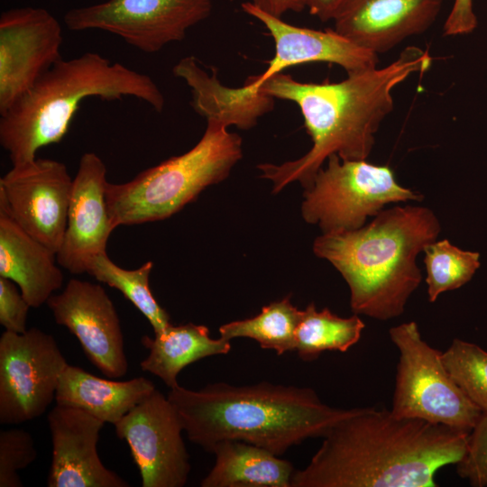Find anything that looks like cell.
Instances as JSON below:
<instances>
[{"label":"cell","instance_id":"cell-22","mask_svg":"<svg viewBox=\"0 0 487 487\" xmlns=\"http://www.w3.org/2000/svg\"><path fill=\"white\" fill-rule=\"evenodd\" d=\"M215 464L202 479V487H290L292 464L261 446L235 440L212 449Z\"/></svg>","mask_w":487,"mask_h":487},{"label":"cell","instance_id":"cell-24","mask_svg":"<svg viewBox=\"0 0 487 487\" xmlns=\"http://www.w3.org/2000/svg\"><path fill=\"white\" fill-rule=\"evenodd\" d=\"M365 325L359 315L341 317L310 303L301 312L295 334V351L306 362L325 351L346 352L361 338Z\"/></svg>","mask_w":487,"mask_h":487},{"label":"cell","instance_id":"cell-21","mask_svg":"<svg viewBox=\"0 0 487 487\" xmlns=\"http://www.w3.org/2000/svg\"><path fill=\"white\" fill-rule=\"evenodd\" d=\"M176 77L182 78L192 94L191 106L206 119H214L227 126L235 125L247 130L253 127L260 117L271 112L274 98L265 93L254 99L241 97L236 87L222 85L216 69L208 74L198 60L188 56L173 68Z\"/></svg>","mask_w":487,"mask_h":487},{"label":"cell","instance_id":"cell-25","mask_svg":"<svg viewBox=\"0 0 487 487\" xmlns=\"http://www.w3.org/2000/svg\"><path fill=\"white\" fill-rule=\"evenodd\" d=\"M302 310L285 297L262 307L261 312L243 320L232 321L219 327L220 336L250 338L262 349H272L277 354L295 351V334Z\"/></svg>","mask_w":487,"mask_h":487},{"label":"cell","instance_id":"cell-20","mask_svg":"<svg viewBox=\"0 0 487 487\" xmlns=\"http://www.w3.org/2000/svg\"><path fill=\"white\" fill-rule=\"evenodd\" d=\"M155 389L153 382L144 377L116 381L68 363L60 375L55 401L115 426Z\"/></svg>","mask_w":487,"mask_h":487},{"label":"cell","instance_id":"cell-17","mask_svg":"<svg viewBox=\"0 0 487 487\" xmlns=\"http://www.w3.org/2000/svg\"><path fill=\"white\" fill-rule=\"evenodd\" d=\"M47 418L52 442L47 486H129L99 458L97 443L103 421L81 409L59 404L51 409Z\"/></svg>","mask_w":487,"mask_h":487},{"label":"cell","instance_id":"cell-10","mask_svg":"<svg viewBox=\"0 0 487 487\" xmlns=\"http://www.w3.org/2000/svg\"><path fill=\"white\" fill-rule=\"evenodd\" d=\"M68 364L54 337L38 328L0 337V423L21 424L41 416L55 400Z\"/></svg>","mask_w":487,"mask_h":487},{"label":"cell","instance_id":"cell-8","mask_svg":"<svg viewBox=\"0 0 487 487\" xmlns=\"http://www.w3.org/2000/svg\"><path fill=\"white\" fill-rule=\"evenodd\" d=\"M304 190L301 215L323 234L355 230L391 203L420 201L422 195L398 183L388 165L343 161L333 154Z\"/></svg>","mask_w":487,"mask_h":487},{"label":"cell","instance_id":"cell-2","mask_svg":"<svg viewBox=\"0 0 487 487\" xmlns=\"http://www.w3.org/2000/svg\"><path fill=\"white\" fill-rule=\"evenodd\" d=\"M469 433L356 408L326 433L290 487H436V472L464 456Z\"/></svg>","mask_w":487,"mask_h":487},{"label":"cell","instance_id":"cell-14","mask_svg":"<svg viewBox=\"0 0 487 487\" xmlns=\"http://www.w3.org/2000/svg\"><path fill=\"white\" fill-rule=\"evenodd\" d=\"M47 304L55 322L78 338L88 360L103 374L119 378L127 372L119 317L101 285L71 279Z\"/></svg>","mask_w":487,"mask_h":487},{"label":"cell","instance_id":"cell-26","mask_svg":"<svg viewBox=\"0 0 487 487\" xmlns=\"http://www.w3.org/2000/svg\"><path fill=\"white\" fill-rule=\"evenodd\" d=\"M152 262H146L134 270H125L116 265L103 253L90 262L87 273L109 287L118 289L147 318L154 334L171 325L169 313L153 297L149 279Z\"/></svg>","mask_w":487,"mask_h":487},{"label":"cell","instance_id":"cell-29","mask_svg":"<svg viewBox=\"0 0 487 487\" xmlns=\"http://www.w3.org/2000/svg\"><path fill=\"white\" fill-rule=\"evenodd\" d=\"M37 456L32 435L21 428L0 432V487H22L18 472Z\"/></svg>","mask_w":487,"mask_h":487},{"label":"cell","instance_id":"cell-5","mask_svg":"<svg viewBox=\"0 0 487 487\" xmlns=\"http://www.w3.org/2000/svg\"><path fill=\"white\" fill-rule=\"evenodd\" d=\"M135 97L161 113L165 98L146 75L99 53L86 52L60 60L0 118V143L13 165L36 159L41 148L67 133L86 98L119 100Z\"/></svg>","mask_w":487,"mask_h":487},{"label":"cell","instance_id":"cell-4","mask_svg":"<svg viewBox=\"0 0 487 487\" xmlns=\"http://www.w3.org/2000/svg\"><path fill=\"white\" fill-rule=\"evenodd\" d=\"M440 231L431 209L394 207L358 229L322 234L315 239L313 252L346 281L354 314L389 320L404 312L419 286L417 257Z\"/></svg>","mask_w":487,"mask_h":487},{"label":"cell","instance_id":"cell-3","mask_svg":"<svg viewBox=\"0 0 487 487\" xmlns=\"http://www.w3.org/2000/svg\"><path fill=\"white\" fill-rule=\"evenodd\" d=\"M167 397L188 438L208 452L221 441L235 440L280 456L308 438L323 437L356 409L330 407L310 388L267 381L216 382L197 391L179 385Z\"/></svg>","mask_w":487,"mask_h":487},{"label":"cell","instance_id":"cell-1","mask_svg":"<svg viewBox=\"0 0 487 487\" xmlns=\"http://www.w3.org/2000/svg\"><path fill=\"white\" fill-rule=\"evenodd\" d=\"M431 64L427 51L411 46L385 67L347 73L338 82L306 83L284 73L264 81L259 91L299 106L312 140L310 150L297 160L257 166L261 177L272 182V193L295 181L310 188L333 154L343 161L367 160L381 122L393 110V89Z\"/></svg>","mask_w":487,"mask_h":487},{"label":"cell","instance_id":"cell-33","mask_svg":"<svg viewBox=\"0 0 487 487\" xmlns=\"http://www.w3.org/2000/svg\"><path fill=\"white\" fill-rule=\"evenodd\" d=\"M309 13L322 22L334 21L349 0H304Z\"/></svg>","mask_w":487,"mask_h":487},{"label":"cell","instance_id":"cell-18","mask_svg":"<svg viewBox=\"0 0 487 487\" xmlns=\"http://www.w3.org/2000/svg\"><path fill=\"white\" fill-rule=\"evenodd\" d=\"M445 0H349L334 30L375 54L392 50L434 23Z\"/></svg>","mask_w":487,"mask_h":487},{"label":"cell","instance_id":"cell-32","mask_svg":"<svg viewBox=\"0 0 487 487\" xmlns=\"http://www.w3.org/2000/svg\"><path fill=\"white\" fill-rule=\"evenodd\" d=\"M477 26L473 0H455L443 26L444 36L472 32Z\"/></svg>","mask_w":487,"mask_h":487},{"label":"cell","instance_id":"cell-16","mask_svg":"<svg viewBox=\"0 0 487 487\" xmlns=\"http://www.w3.org/2000/svg\"><path fill=\"white\" fill-rule=\"evenodd\" d=\"M106 167L94 152L84 153L73 179L67 226L56 254L72 274L87 273L93 258L106 253L114 227L106 200Z\"/></svg>","mask_w":487,"mask_h":487},{"label":"cell","instance_id":"cell-34","mask_svg":"<svg viewBox=\"0 0 487 487\" xmlns=\"http://www.w3.org/2000/svg\"><path fill=\"white\" fill-rule=\"evenodd\" d=\"M249 2L279 18L289 12L300 13L306 8L304 0H250Z\"/></svg>","mask_w":487,"mask_h":487},{"label":"cell","instance_id":"cell-7","mask_svg":"<svg viewBox=\"0 0 487 487\" xmlns=\"http://www.w3.org/2000/svg\"><path fill=\"white\" fill-rule=\"evenodd\" d=\"M389 335L400 353L391 412L470 432L482 411L452 379L442 352L422 338L414 321L391 327Z\"/></svg>","mask_w":487,"mask_h":487},{"label":"cell","instance_id":"cell-31","mask_svg":"<svg viewBox=\"0 0 487 487\" xmlns=\"http://www.w3.org/2000/svg\"><path fill=\"white\" fill-rule=\"evenodd\" d=\"M30 308L16 284L7 278L0 277V324L5 331L24 333L27 330Z\"/></svg>","mask_w":487,"mask_h":487},{"label":"cell","instance_id":"cell-13","mask_svg":"<svg viewBox=\"0 0 487 487\" xmlns=\"http://www.w3.org/2000/svg\"><path fill=\"white\" fill-rule=\"evenodd\" d=\"M73 179L64 163L36 158L0 179V197L15 221L57 254L66 230Z\"/></svg>","mask_w":487,"mask_h":487},{"label":"cell","instance_id":"cell-23","mask_svg":"<svg viewBox=\"0 0 487 487\" xmlns=\"http://www.w3.org/2000/svg\"><path fill=\"white\" fill-rule=\"evenodd\" d=\"M141 343L149 351L140 363L142 371L159 377L170 389L179 386L178 376L188 364L231 350L229 340L212 338L207 326L194 323L171 324L153 337L143 335Z\"/></svg>","mask_w":487,"mask_h":487},{"label":"cell","instance_id":"cell-6","mask_svg":"<svg viewBox=\"0 0 487 487\" xmlns=\"http://www.w3.org/2000/svg\"><path fill=\"white\" fill-rule=\"evenodd\" d=\"M227 125L207 119L197 144L120 184L107 181L111 224L131 225L166 219L194 201L207 187L226 179L242 159V138Z\"/></svg>","mask_w":487,"mask_h":487},{"label":"cell","instance_id":"cell-12","mask_svg":"<svg viewBox=\"0 0 487 487\" xmlns=\"http://www.w3.org/2000/svg\"><path fill=\"white\" fill-rule=\"evenodd\" d=\"M62 28L46 9L19 7L0 15V115L61 60Z\"/></svg>","mask_w":487,"mask_h":487},{"label":"cell","instance_id":"cell-11","mask_svg":"<svg viewBox=\"0 0 487 487\" xmlns=\"http://www.w3.org/2000/svg\"><path fill=\"white\" fill-rule=\"evenodd\" d=\"M137 465L142 487H182L190 472L183 424L168 397L154 390L115 425Z\"/></svg>","mask_w":487,"mask_h":487},{"label":"cell","instance_id":"cell-9","mask_svg":"<svg viewBox=\"0 0 487 487\" xmlns=\"http://www.w3.org/2000/svg\"><path fill=\"white\" fill-rule=\"evenodd\" d=\"M211 10L212 0H108L69 10L64 23L75 32H110L145 53H154L182 41Z\"/></svg>","mask_w":487,"mask_h":487},{"label":"cell","instance_id":"cell-19","mask_svg":"<svg viewBox=\"0 0 487 487\" xmlns=\"http://www.w3.org/2000/svg\"><path fill=\"white\" fill-rule=\"evenodd\" d=\"M51 249L30 235L0 197V277L13 280L31 307L47 303L64 276Z\"/></svg>","mask_w":487,"mask_h":487},{"label":"cell","instance_id":"cell-15","mask_svg":"<svg viewBox=\"0 0 487 487\" xmlns=\"http://www.w3.org/2000/svg\"><path fill=\"white\" fill-rule=\"evenodd\" d=\"M248 15L261 22L275 43V53L268 68L249 77L242 87L246 93L256 94L261 85L289 67L311 63H334L347 73L377 67L378 55L365 50L336 31L299 27L258 8L250 2L241 5Z\"/></svg>","mask_w":487,"mask_h":487},{"label":"cell","instance_id":"cell-30","mask_svg":"<svg viewBox=\"0 0 487 487\" xmlns=\"http://www.w3.org/2000/svg\"><path fill=\"white\" fill-rule=\"evenodd\" d=\"M456 469L458 475L472 486H487V412H482L470 431L465 453Z\"/></svg>","mask_w":487,"mask_h":487},{"label":"cell","instance_id":"cell-28","mask_svg":"<svg viewBox=\"0 0 487 487\" xmlns=\"http://www.w3.org/2000/svg\"><path fill=\"white\" fill-rule=\"evenodd\" d=\"M441 357L458 387L487 412V352L475 344L455 338Z\"/></svg>","mask_w":487,"mask_h":487},{"label":"cell","instance_id":"cell-27","mask_svg":"<svg viewBox=\"0 0 487 487\" xmlns=\"http://www.w3.org/2000/svg\"><path fill=\"white\" fill-rule=\"evenodd\" d=\"M423 252L430 302H435L446 291L464 286L481 264L479 253L462 250L447 239L436 240L427 244Z\"/></svg>","mask_w":487,"mask_h":487}]
</instances>
